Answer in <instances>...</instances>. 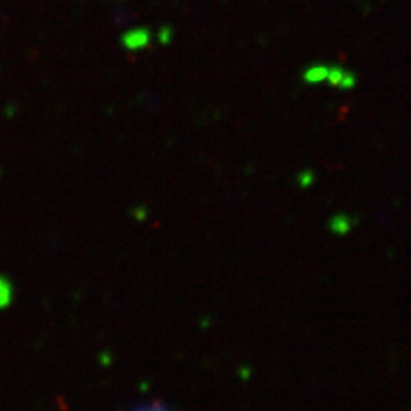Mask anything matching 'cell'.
<instances>
[{
	"label": "cell",
	"mask_w": 411,
	"mask_h": 411,
	"mask_svg": "<svg viewBox=\"0 0 411 411\" xmlns=\"http://www.w3.org/2000/svg\"><path fill=\"white\" fill-rule=\"evenodd\" d=\"M343 76H345V70L341 69V67H329V72H328V83L331 84V86H338L339 88V83H341Z\"/></svg>",
	"instance_id": "cell-6"
},
{
	"label": "cell",
	"mask_w": 411,
	"mask_h": 411,
	"mask_svg": "<svg viewBox=\"0 0 411 411\" xmlns=\"http://www.w3.org/2000/svg\"><path fill=\"white\" fill-rule=\"evenodd\" d=\"M352 219L348 218V216H336V218H332L331 221V230L332 233H338V235H345V233H348L350 230H352Z\"/></svg>",
	"instance_id": "cell-4"
},
{
	"label": "cell",
	"mask_w": 411,
	"mask_h": 411,
	"mask_svg": "<svg viewBox=\"0 0 411 411\" xmlns=\"http://www.w3.org/2000/svg\"><path fill=\"white\" fill-rule=\"evenodd\" d=\"M12 303V285L3 274H0V310Z\"/></svg>",
	"instance_id": "cell-3"
},
{
	"label": "cell",
	"mask_w": 411,
	"mask_h": 411,
	"mask_svg": "<svg viewBox=\"0 0 411 411\" xmlns=\"http://www.w3.org/2000/svg\"><path fill=\"white\" fill-rule=\"evenodd\" d=\"M132 411H170V410L166 408L165 405H161V403H150V405L137 406V408H134Z\"/></svg>",
	"instance_id": "cell-8"
},
{
	"label": "cell",
	"mask_w": 411,
	"mask_h": 411,
	"mask_svg": "<svg viewBox=\"0 0 411 411\" xmlns=\"http://www.w3.org/2000/svg\"><path fill=\"white\" fill-rule=\"evenodd\" d=\"M151 41H153V34L148 28H132V30H127L126 33L120 38V43L126 48L127 52H141L146 50V48L151 47Z\"/></svg>",
	"instance_id": "cell-1"
},
{
	"label": "cell",
	"mask_w": 411,
	"mask_h": 411,
	"mask_svg": "<svg viewBox=\"0 0 411 411\" xmlns=\"http://www.w3.org/2000/svg\"><path fill=\"white\" fill-rule=\"evenodd\" d=\"M156 40H158L159 45H170L173 41V28L172 26H161L156 33Z\"/></svg>",
	"instance_id": "cell-5"
},
{
	"label": "cell",
	"mask_w": 411,
	"mask_h": 411,
	"mask_svg": "<svg viewBox=\"0 0 411 411\" xmlns=\"http://www.w3.org/2000/svg\"><path fill=\"white\" fill-rule=\"evenodd\" d=\"M312 180H314V175H312L310 172H305V173H302V175H300L299 183H300V186H302V187H307V186H310Z\"/></svg>",
	"instance_id": "cell-9"
},
{
	"label": "cell",
	"mask_w": 411,
	"mask_h": 411,
	"mask_svg": "<svg viewBox=\"0 0 411 411\" xmlns=\"http://www.w3.org/2000/svg\"><path fill=\"white\" fill-rule=\"evenodd\" d=\"M357 86V76L353 72H346L345 70V76H343L341 83H339V88L341 90H352V88Z\"/></svg>",
	"instance_id": "cell-7"
},
{
	"label": "cell",
	"mask_w": 411,
	"mask_h": 411,
	"mask_svg": "<svg viewBox=\"0 0 411 411\" xmlns=\"http://www.w3.org/2000/svg\"><path fill=\"white\" fill-rule=\"evenodd\" d=\"M328 72L329 67L325 66H312L303 72V81L308 84H315V83H322V81L328 79Z\"/></svg>",
	"instance_id": "cell-2"
}]
</instances>
